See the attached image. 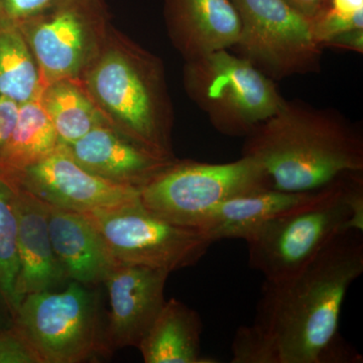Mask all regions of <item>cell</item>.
Wrapping results in <instances>:
<instances>
[{
    "instance_id": "cell-1",
    "label": "cell",
    "mask_w": 363,
    "mask_h": 363,
    "mask_svg": "<svg viewBox=\"0 0 363 363\" xmlns=\"http://www.w3.org/2000/svg\"><path fill=\"white\" fill-rule=\"evenodd\" d=\"M363 272V231L347 229L296 274L264 279L252 324L236 331L250 363H358L359 353L339 335L351 285Z\"/></svg>"
},
{
    "instance_id": "cell-2",
    "label": "cell",
    "mask_w": 363,
    "mask_h": 363,
    "mask_svg": "<svg viewBox=\"0 0 363 363\" xmlns=\"http://www.w3.org/2000/svg\"><path fill=\"white\" fill-rule=\"evenodd\" d=\"M242 156L262 167L272 189L315 192L363 172V136L335 109L285 99L245 138Z\"/></svg>"
},
{
    "instance_id": "cell-3",
    "label": "cell",
    "mask_w": 363,
    "mask_h": 363,
    "mask_svg": "<svg viewBox=\"0 0 363 363\" xmlns=\"http://www.w3.org/2000/svg\"><path fill=\"white\" fill-rule=\"evenodd\" d=\"M79 81L111 128L157 156L175 159L174 107L159 57L112 26Z\"/></svg>"
},
{
    "instance_id": "cell-4",
    "label": "cell",
    "mask_w": 363,
    "mask_h": 363,
    "mask_svg": "<svg viewBox=\"0 0 363 363\" xmlns=\"http://www.w3.org/2000/svg\"><path fill=\"white\" fill-rule=\"evenodd\" d=\"M347 229L363 231V172L344 176L257 229L245 240L248 264L267 281L286 278Z\"/></svg>"
},
{
    "instance_id": "cell-5",
    "label": "cell",
    "mask_w": 363,
    "mask_h": 363,
    "mask_svg": "<svg viewBox=\"0 0 363 363\" xmlns=\"http://www.w3.org/2000/svg\"><path fill=\"white\" fill-rule=\"evenodd\" d=\"M183 84L215 130L233 138H247L285 100L272 78L229 50L185 61Z\"/></svg>"
},
{
    "instance_id": "cell-6",
    "label": "cell",
    "mask_w": 363,
    "mask_h": 363,
    "mask_svg": "<svg viewBox=\"0 0 363 363\" xmlns=\"http://www.w3.org/2000/svg\"><path fill=\"white\" fill-rule=\"evenodd\" d=\"M39 363H80L108 357L96 286L70 281L61 290L30 294L13 317Z\"/></svg>"
},
{
    "instance_id": "cell-7",
    "label": "cell",
    "mask_w": 363,
    "mask_h": 363,
    "mask_svg": "<svg viewBox=\"0 0 363 363\" xmlns=\"http://www.w3.org/2000/svg\"><path fill=\"white\" fill-rule=\"evenodd\" d=\"M269 188L267 174L250 157L225 164L178 159L140 189V198L157 216L196 229L221 203Z\"/></svg>"
},
{
    "instance_id": "cell-8",
    "label": "cell",
    "mask_w": 363,
    "mask_h": 363,
    "mask_svg": "<svg viewBox=\"0 0 363 363\" xmlns=\"http://www.w3.org/2000/svg\"><path fill=\"white\" fill-rule=\"evenodd\" d=\"M18 26L43 89L56 81L80 80L104 50L112 25L105 0H61Z\"/></svg>"
},
{
    "instance_id": "cell-9",
    "label": "cell",
    "mask_w": 363,
    "mask_h": 363,
    "mask_svg": "<svg viewBox=\"0 0 363 363\" xmlns=\"http://www.w3.org/2000/svg\"><path fill=\"white\" fill-rule=\"evenodd\" d=\"M84 215L119 264L171 274L197 264L213 243L197 229L152 213L140 201Z\"/></svg>"
},
{
    "instance_id": "cell-10",
    "label": "cell",
    "mask_w": 363,
    "mask_h": 363,
    "mask_svg": "<svg viewBox=\"0 0 363 363\" xmlns=\"http://www.w3.org/2000/svg\"><path fill=\"white\" fill-rule=\"evenodd\" d=\"M240 21L233 49L272 80L318 73L323 48L311 21L285 0H231Z\"/></svg>"
},
{
    "instance_id": "cell-11",
    "label": "cell",
    "mask_w": 363,
    "mask_h": 363,
    "mask_svg": "<svg viewBox=\"0 0 363 363\" xmlns=\"http://www.w3.org/2000/svg\"><path fill=\"white\" fill-rule=\"evenodd\" d=\"M50 206L87 214L140 201V189L117 185L83 168L65 147L44 159L2 176Z\"/></svg>"
},
{
    "instance_id": "cell-12",
    "label": "cell",
    "mask_w": 363,
    "mask_h": 363,
    "mask_svg": "<svg viewBox=\"0 0 363 363\" xmlns=\"http://www.w3.org/2000/svg\"><path fill=\"white\" fill-rule=\"evenodd\" d=\"M169 272L135 264H117L104 283L111 312L104 329L107 355L136 347L161 312Z\"/></svg>"
},
{
    "instance_id": "cell-13",
    "label": "cell",
    "mask_w": 363,
    "mask_h": 363,
    "mask_svg": "<svg viewBox=\"0 0 363 363\" xmlns=\"http://www.w3.org/2000/svg\"><path fill=\"white\" fill-rule=\"evenodd\" d=\"M7 183L13 191L18 217V269L14 284L16 314L21 300L26 296L58 290L70 281L52 250L47 204L11 182Z\"/></svg>"
},
{
    "instance_id": "cell-14",
    "label": "cell",
    "mask_w": 363,
    "mask_h": 363,
    "mask_svg": "<svg viewBox=\"0 0 363 363\" xmlns=\"http://www.w3.org/2000/svg\"><path fill=\"white\" fill-rule=\"evenodd\" d=\"M63 145L90 173L140 190L178 160L157 156L109 125L97 126L77 142Z\"/></svg>"
},
{
    "instance_id": "cell-15",
    "label": "cell",
    "mask_w": 363,
    "mask_h": 363,
    "mask_svg": "<svg viewBox=\"0 0 363 363\" xmlns=\"http://www.w3.org/2000/svg\"><path fill=\"white\" fill-rule=\"evenodd\" d=\"M164 16L184 61L233 49L240 40V16L231 0H164Z\"/></svg>"
},
{
    "instance_id": "cell-16",
    "label": "cell",
    "mask_w": 363,
    "mask_h": 363,
    "mask_svg": "<svg viewBox=\"0 0 363 363\" xmlns=\"http://www.w3.org/2000/svg\"><path fill=\"white\" fill-rule=\"evenodd\" d=\"M48 206L52 250L69 281L85 286L104 284L118 262L84 214Z\"/></svg>"
},
{
    "instance_id": "cell-17",
    "label": "cell",
    "mask_w": 363,
    "mask_h": 363,
    "mask_svg": "<svg viewBox=\"0 0 363 363\" xmlns=\"http://www.w3.org/2000/svg\"><path fill=\"white\" fill-rule=\"evenodd\" d=\"M317 192L290 193L269 188L238 196L205 215L196 229L213 243L222 240L245 241L267 221L307 201Z\"/></svg>"
},
{
    "instance_id": "cell-18",
    "label": "cell",
    "mask_w": 363,
    "mask_h": 363,
    "mask_svg": "<svg viewBox=\"0 0 363 363\" xmlns=\"http://www.w3.org/2000/svg\"><path fill=\"white\" fill-rule=\"evenodd\" d=\"M202 330L199 313L169 298L138 348L145 363L216 362L202 355Z\"/></svg>"
},
{
    "instance_id": "cell-19",
    "label": "cell",
    "mask_w": 363,
    "mask_h": 363,
    "mask_svg": "<svg viewBox=\"0 0 363 363\" xmlns=\"http://www.w3.org/2000/svg\"><path fill=\"white\" fill-rule=\"evenodd\" d=\"M39 100L63 145L77 142L97 126L108 125L79 80L65 79L45 86Z\"/></svg>"
},
{
    "instance_id": "cell-20",
    "label": "cell",
    "mask_w": 363,
    "mask_h": 363,
    "mask_svg": "<svg viewBox=\"0 0 363 363\" xmlns=\"http://www.w3.org/2000/svg\"><path fill=\"white\" fill-rule=\"evenodd\" d=\"M60 145L39 97L21 104L13 133L0 156V175H9L44 159Z\"/></svg>"
},
{
    "instance_id": "cell-21",
    "label": "cell",
    "mask_w": 363,
    "mask_h": 363,
    "mask_svg": "<svg viewBox=\"0 0 363 363\" xmlns=\"http://www.w3.org/2000/svg\"><path fill=\"white\" fill-rule=\"evenodd\" d=\"M40 90L39 68L20 26L0 18V96L21 104Z\"/></svg>"
},
{
    "instance_id": "cell-22",
    "label": "cell",
    "mask_w": 363,
    "mask_h": 363,
    "mask_svg": "<svg viewBox=\"0 0 363 363\" xmlns=\"http://www.w3.org/2000/svg\"><path fill=\"white\" fill-rule=\"evenodd\" d=\"M18 217L11 186L0 176V296L14 314V284L18 274Z\"/></svg>"
},
{
    "instance_id": "cell-23",
    "label": "cell",
    "mask_w": 363,
    "mask_h": 363,
    "mask_svg": "<svg viewBox=\"0 0 363 363\" xmlns=\"http://www.w3.org/2000/svg\"><path fill=\"white\" fill-rule=\"evenodd\" d=\"M311 23L314 39L323 48L340 33L363 28V0H328Z\"/></svg>"
},
{
    "instance_id": "cell-24",
    "label": "cell",
    "mask_w": 363,
    "mask_h": 363,
    "mask_svg": "<svg viewBox=\"0 0 363 363\" xmlns=\"http://www.w3.org/2000/svg\"><path fill=\"white\" fill-rule=\"evenodd\" d=\"M0 363H39L13 325L0 331Z\"/></svg>"
},
{
    "instance_id": "cell-25",
    "label": "cell",
    "mask_w": 363,
    "mask_h": 363,
    "mask_svg": "<svg viewBox=\"0 0 363 363\" xmlns=\"http://www.w3.org/2000/svg\"><path fill=\"white\" fill-rule=\"evenodd\" d=\"M61 0H0V18L20 25Z\"/></svg>"
},
{
    "instance_id": "cell-26",
    "label": "cell",
    "mask_w": 363,
    "mask_h": 363,
    "mask_svg": "<svg viewBox=\"0 0 363 363\" xmlns=\"http://www.w3.org/2000/svg\"><path fill=\"white\" fill-rule=\"evenodd\" d=\"M20 105L14 100L0 96V156L16 126Z\"/></svg>"
},
{
    "instance_id": "cell-27",
    "label": "cell",
    "mask_w": 363,
    "mask_h": 363,
    "mask_svg": "<svg viewBox=\"0 0 363 363\" xmlns=\"http://www.w3.org/2000/svg\"><path fill=\"white\" fill-rule=\"evenodd\" d=\"M323 48L350 51L362 54L363 52V28L352 30L340 33L325 43Z\"/></svg>"
},
{
    "instance_id": "cell-28",
    "label": "cell",
    "mask_w": 363,
    "mask_h": 363,
    "mask_svg": "<svg viewBox=\"0 0 363 363\" xmlns=\"http://www.w3.org/2000/svg\"><path fill=\"white\" fill-rule=\"evenodd\" d=\"M285 1L308 20L312 21L317 14L321 13L328 0H285Z\"/></svg>"
},
{
    "instance_id": "cell-29",
    "label": "cell",
    "mask_w": 363,
    "mask_h": 363,
    "mask_svg": "<svg viewBox=\"0 0 363 363\" xmlns=\"http://www.w3.org/2000/svg\"><path fill=\"white\" fill-rule=\"evenodd\" d=\"M6 319H4V315H2L1 311H0V331L4 330V329L9 328V327L6 326Z\"/></svg>"
}]
</instances>
